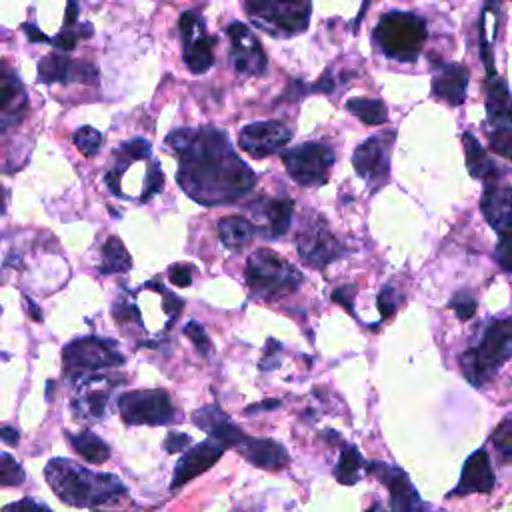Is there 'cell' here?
<instances>
[{
  "mask_svg": "<svg viewBox=\"0 0 512 512\" xmlns=\"http://www.w3.org/2000/svg\"><path fill=\"white\" fill-rule=\"evenodd\" d=\"M166 144L178 156V186L202 206L236 202L256 186V174L216 126L178 128Z\"/></svg>",
  "mask_w": 512,
  "mask_h": 512,
  "instance_id": "1",
  "label": "cell"
},
{
  "mask_svg": "<svg viewBox=\"0 0 512 512\" xmlns=\"http://www.w3.org/2000/svg\"><path fill=\"white\" fill-rule=\"evenodd\" d=\"M44 478L56 498L74 508H98L128 494L118 476L94 472L68 458L48 460Z\"/></svg>",
  "mask_w": 512,
  "mask_h": 512,
  "instance_id": "2",
  "label": "cell"
},
{
  "mask_svg": "<svg viewBox=\"0 0 512 512\" xmlns=\"http://www.w3.org/2000/svg\"><path fill=\"white\" fill-rule=\"evenodd\" d=\"M512 358V318L492 320L480 342L460 356L464 378L480 388Z\"/></svg>",
  "mask_w": 512,
  "mask_h": 512,
  "instance_id": "3",
  "label": "cell"
},
{
  "mask_svg": "<svg viewBox=\"0 0 512 512\" xmlns=\"http://www.w3.org/2000/svg\"><path fill=\"white\" fill-rule=\"evenodd\" d=\"M426 22L412 12H388L376 24L372 38L384 56L414 62L426 40Z\"/></svg>",
  "mask_w": 512,
  "mask_h": 512,
  "instance_id": "4",
  "label": "cell"
},
{
  "mask_svg": "<svg viewBox=\"0 0 512 512\" xmlns=\"http://www.w3.org/2000/svg\"><path fill=\"white\" fill-rule=\"evenodd\" d=\"M124 354L118 344L102 336H78L62 348V376L76 384L84 376L124 364Z\"/></svg>",
  "mask_w": 512,
  "mask_h": 512,
  "instance_id": "5",
  "label": "cell"
},
{
  "mask_svg": "<svg viewBox=\"0 0 512 512\" xmlns=\"http://www.w3.org/2000/svg\"><path fill=\"white\" fill-rule=\"evenodd\" d=\"M250 22L276 38H290L308 28L312 0H244Z\"/></svg>",
  "mask_w": 512,
  "mask_h": 512,
  "instance_id": "6",
  "label": "cell"
},
{
  "mask_svg": "<svg viewBox=\"0 0 512 512\" xmlns=\"http://www.w3.org/2000/svg\"><path fill=\"white\" fill-rule=\"evenodd\" d=\"M246 282L252 294L270 300L296 290L302 284V274L276 252L258 248L248 256Z\"/></svg>",
  "mask_w": 512,
  "mask_h": 512,
  "instance_id": "7",
  "label": "cell"
},
{
  "mask_svg": "<svg viewBox=\"0 0 512 512\" xmlns=\"http://www.w3.org/2000/svg\"><path fill=\"white\" fill-rule=\"evenodd\" d=\"M290 178L306 188L324 186L334 166V150L326 142H304L280 154Z\"/></svg>",
  "mask_w": 512,
  "mask_h": 512,
  "instance_id": "8",
  "label": "cell"
},
{
  "mask_svg": "<svg viewBox=\"0 0 512 512\" xmlns=\"http://www.w3.org/2000/svg\"><path fill=\"white\" fill-rule=\"evenodd\" d=\"M118 410L130 426H166L178 420L176 408L162 388L124 392L118 396Z\"/></svg>",
  "mask_w": 512,
  "mask_h": 512,
  "instance_id": "9",
  "label": "cell"
},
{
  "mask_svg": "<svg viewBox=\"0 0 512 512\" xmlns=\"http://www.w3.org/2000/svg\"><path fill=\"white\" fill-rule=\"evenodd\" d=\"M178 26L188 70L194 74H204L214 64V38L206 32L202 14L198 10H188L180 16Z\"/></svg>",
  "mask_w": 512,
  "mask_h": 512,
  "instance_id": "10",
  "label": "cell"
},
{
  "mask_svg": "<svg viewBox=\"0 0 512 512\" xmlns=\"http://www.w3.org/2000/svg\"><path fill=\"white\" fill-rule=\"evenodd\" d=\"M394 132H382L366 138L352 154V166L372 188H380L388 182L390 174V150Z\"/></svg>",
  "mask_w": 512,
  "mask_h": 512,
  "instance_id": "11",
  "label": "cell"
},
{
  "mask_svg": "<svg viewBox=\"0 0 512 512\" xmlns=\"http://www.w3.org/2000/svg\"><path fill=\"white\" fill-rule=\"evenodd\" d=\"M126 378L120 374H88L82 380H78V388L76 394L72 398V410L76 412L78 418H88V420H96L102 418L110 400L112 390L124 382Z\"/></svg>",
  "mask_w": 512,
  "mask_h": 512,
  "instance_id": "12",
  "label": "cell"
},
{
  "mask_svg": "<svg viewBox=\"0 0 512 512\" xmlns=\"http://www.w3.org/2000/svg\"><path fill=\"white\" fill-rule=\"evenodd\" d=\"M298 256L304 264L324 270L334 260L346 254V248L336 236L324 226V222H310L298 236Z\"/></svg>",
  "mask_w": 512,
  "mask_h": 512,
  "instance_id": "13",
  "label": "cell"
},
{
  "mask_svg": "<svg viewBox=\"0 0 512 512\" xmlns=\"http://www.w3.org/2000/svg\"><path fill=\"white\" fill-rule=\"evenodd\" d=\"M292 138V132L280 120H262L246 124L238 134V144L252 158H266L280 152Z\"/></svg>",
  "mask_w": 512,
  "mask_h": 512,
  "instance_id": "14",
  "label": "cell"
},
{
  "mask_svg": "<svg viewBox=\"0 0 512 512\" xmlns=\"http://www.w3.org/2000/svg\"><path fill=\"white\" fill-rule=\"evenodd\" d=\"M226 32L230 38V62L234 70L242 76L264 74L266 54L252 30L242 22H232Z\"/></svg>",
  "mask_w": 512,
  "mask_h": 512,
  "instance_id": "15",
  "label": "cell"
},
{
  "mask_svg": "<svg viewBox=\"0 0 512 512\" xmlns=\"http://www.w3.org/2000/svg\"><path fill=\"white\" fill-rule=\"evenodd\" d=\"M364 470H366V474L374 476L388 488L390 502H392L394 510H422L424 508L410 478L398 466H390V464L372 460V462L364 464Z\"/></svg>",
  "mask_w": 512,
  "mask_h": 512,
  "instance_id": "16",
  "label": "cell"
},
{
  "mask_svg": "<svg viewBox=\"0 0 512 512\" xmlns=\"http://www.w3.org/2000/svg\"><path fill=\"white\" fill-rule=\"evenodd\" d=\"M224 450H226L224 444H220L214 438H208V440L188 448L172 472L170 488L176 490V488L188 484L190 480H194L196 476H200L202 472H206L208 468H212L220 460Z\"/></svg>",
  "mask_w": 512,
  "mask_h": 512,
  "instance_id": "17",
  "label": "cell"
},
{
  "mask_svg": "<svg viewBox=\"0 0 512 512\" xmlns=\"http://www.w3.org/2000/svg\"><path fill=\"white\" fill-rule=\"evenodd\" d=\"M26 108L28 98L18 74L0 62V132L18 126Z\"/></svg>",
  "mask_w": 512,
  "mask_h": 512,
  "instance_id": "18",
  "label": "cell"
},
{
  "mask_svg": "<svg viewBox=\"0 0 512 512\" xmlns=\"http://www.w3.org/2000/svg\"><path fill=\"white\" fill-rule=\"evenodd\" d=\"M258 220L256 232L266 240L280 238L288 232L294 214V202L290 198H260L252 206Z\"/></svg>",
  "mask_w": 512,
  "mask_h": 512,
  "instance_id": "19",
  "label": "cell"
},
{
  "mask_svg": "<svg viewBox=\"0 0 512 512\" xmlns=\"http://www.w3.org/2000/svg\"><path fill=\"white\" fill-rule=\"evenodd\" d=\"M98 72L94 66L86 62H76L64 54H48L38 64V82L54 84V82H88L94 84Z\"/></svg>",
  "mask_w": 512,
  "mask_h": 512,
  "instance_id": "20",
  "label": "cell"
},
{
  "mask_svg": "<svg viewBox=\"0 0 512 512\" xmlns=\"http://www.w3.org/2000/svg\"><path fill=\"white\" fill-rule=\"evenodd\" d=\"M494 488V470L484 448L470 454L462 466L460 482L454 490L448 492V498L466 496V494H490Z\"/></svg>",
  "mask_w": 512,
  "mask_h": 512,
  "instance_id": "21",
  "label": "cell"
},
{
  "mask_svg": "<svg viewBox=\"0 0 512 512\" xmlns=\"http://www.w3.org/2000/svg\"><path fill=\"white\" fill-rule=\"evenodd\" d=\"M480 210L498 238H512V186H486L480 198Z\"/></svg>",
  "mask_w": 512,
  "mask_h": 512,
  "instance_id": "22",
  "label": "cell"
},
{
  "mask_svg": "<svg viewBox=\"0 0 512 512\" xmlns=\"http://www.w3.org/2000/svg\"><path fill=\"white\" fill-rule=\"evenodd\" d=\"M192 422L202 428L210 438L224 444V448H236L244 440V432L236 426L218 404L202 406L192 414Z\"/></svg>",
  "mask_w": 512,
  "mask_h": 512,
  "instance_id": "23",
  "label": "cell"
},
{
  "mask_svg": "<svg viewBox=\"0 0 512 512\" xmlns=\"http://www.w3.org/2000/svg\"><path fill=\"white\" fill-rule=\"evenodd\" d=\"M468 70L456 62H436L432 74V94L450 106H460L466 98Z\"/></svg>",
  "mask_w": 512,
  "mask_h": 512,
  "instance_id": "24",
  "label": "cell"
},
{
  "mask_svg": "<svg viewBox=\"0 0 512 512\" xmlns=\"http://www.w3.org/2000/svg\"><path fill=\"white\" fill-rule=\"evenodd\" d=\"M236 450L254 466L264 470H280L288 464V452L282 444L272 438H254L244 436V440L236 446Z\"/></svg>",
  "mask_w": 512,
  "mask_h": 512,
  "instance_id": "25",
  "label": "cell"
},
{
  "mask_svg": "<svg viewBox=\"0 0 512 512\" xmlns=\"http://www.w3.org/2000/svg\"><path fill=\"white\" fill-rule=\"evenodd\" d=\"M152 156V146L148 140L144 138H134L128 142H122L116 150H114V168H110L104 176L106 186L110 188V192L118 198H126L120 186V178L126 166H130L136 160H150Z\"/></svg>",
  "mask_w": 512,
  "mask_h": 512,
  "instance_id": "26",
  "label": "cell"
},
{
  "mask_svg": "<svg viewBox=\"0 0 512 512\" xmlns=\"http://www.w3.org/2000/svg\"><path fill=\"white\" fill-rule=\"evenodd\" d=\"M486 116L492 128L512 126V94L506 80L496 72L486 78Z\"/></svg>",
  "mask_w": 512,
  "mask_h": 512,
  "instance_id": "27",
  "label": "cell"
},
{
  "mask_svg": "<svg viewBox=\"0 0 512 512\" xmlns=\"http://www.w3.org/2000/svg\"><path fill=\"white\" fill-rule=\"evenodd\" d=\"M64 436L70 442L72 450L76 454H80L90 464H102V462H106L110 458V446L100 436H96L90 430L76 432V434L66 430Z\"/></svg>",
  "mask_w": 512,
  "mask_h": 512,
  "instance_id": "28",
  "label": "cell"
},
{
  "mask_svg": "<svg viewBox=\"0 0 512 512\" xmlns=\"http://www.w3.org/2000/svg\"><path fill=\"white\" fill-rule=\"evenodd\" d=\"M218 234L226 248L242 250L256 234V226L244 216H226L218 222Z\"/></svg>",
  "mask_w": 512,
  "mask_h": 512,
  "instance_id": "29",
  "label": "cell"
},
{
  "mask_svg": "<svg viewBox=\"0 0 512 512\" xmlns=\"http://www.w3.org/2000/svg\"><path fill=\"white\" fill-rule=\"evenodd\" d=\"M462 144H464V154H466V166L472 178H496L498 168L494 162L486 156L482 144L472 132L462 134Z\"/></svg>",
  "mask_w": 512,
  "mask_h": 512,
  "instance_id": "30",
  "label": "cell"
},
{
  "mask_svg": "<svg viewBox=\"0 0 512 512\" xmlns=\"http://www.w3.org/2000/svg\"><path fill=\"white\" fill-rule=\"evenodd\" d=\"M132 268V258L118 236H110L102 246V260L98 266L100 274H120Z\"/></svg>",
  "mask_w": 512,
  "mask_h": 512,
  "instance_id": "31",
  "label": "cell"
},
{
  "mask_svg": "<svg viewBox=\"0 0 512 512\" xmlns=\"http://www.w3.org/2000/svg\"><path fill=\"white\" fill-rule=\"evenodd\" d=\"M346 110L370 126H380L388 120L386 106L376 98H350L346 100Z\"/></svg>",
  "mask_w": 512,
  "mask_h": 512,
  "instance_id": "32",
  "label": "cell"
},
{
  "mask_svg": "<svg viewBox=\"0 0 512 512\" xmlns=\"http://www.w3.org/2000/svg\"><path fill=\"white\" fill-rule=\"evenodd\" d=\"M362 462H364V460H362V454H360L354 446L342 448L340 458H338V464H336V468H334L336 480H338L340 484H346V486L356 484Z\"/></svg>",
  "mask_w": 512,
  "mask_h": 512,
  "instance_id": "33",
  "label": "cell"
},
{
  "mask_svg": "<svg viewBox=\"0 0 512 512\" xmlns=\"http://www.w3.org/2000/svg\"><path fill=\"white\" fill-rule=\"evenodd\" d=\"M72 142L76 144V148L86 156V158H94L100 150V144H102V134L92 128V126H80L74 136H72Z\"/></svg>",
  "mask_w": 512,
  "mask_h": 512,
  "instance_id": "34",
  "label": "cell"
},
{
  "mask_svg": "<svg viewBox=\"0 0 512 512\" xmlns=\"http://www.w3.org/2000/svg\"><path fill=\"white\" fill-rule=\"evenodd\" d=\"M24 478L26 472L22 464L14 456L0 452V486H20Z\"/></svg>",
  "mask_w": 512,
  "mask_h": 512,
  "instance_id": "35",
  "label": "cell"
},
{
  "mask_svg": "<svg viewBox=\"0 0 512 512\" xmlns=\"http://www.w3.org/2000/svg\"><path fill=\"white\" fill-rule=\"evenodd\" d=\"M492 444L502 460L512 462V418L502 420L492 432Z\"/></svg>",
  "mask_w": 512,
  "mask_h": 512,
  "instance_id": "36",
  "label": "cell"
},
{
  "mask_svg": "<svg viewBox=\"0 0 512 512\" xmlns=\"http://www.w3.org/2000/svg\"><path fill=\"white\" fill-rule=\"evenodd\" d=\"M488 146L494 154L512 160V128L510 126H496L488 134Z\"/></svg>",
  "mask_w": 512,
  "mask_h": 512,
  "instance_id": "37",
  "label": "cell"
},
{
  "mask_svg": "<svg viewBox=\"0 0 512 512\" xmlns=\"http://www.w3.org/2000/svg\"><path fill=\"white\" fill-rule=\"evenodd\" d=\"M164 188V174L162 168L156 162H150L148 172H146V180H144V188H142V196L140 202H148L152 196H156L158 192H162Z\"/></svg>",
  "mask_w": 512,
  "mask_h": 512,
  "instance_id": "38",
  "label": "cell"
},
{
  "mask_svg": "<svg viewBox=\"0 0 512 512\" xmlns=\"http://www.w3.org/2000/svg\"><path fill=\"white\" fill-rule=\"evenodd\" d=\"M184 334L192 340V344L196 346V350H198L202 356H210L212 344H210V340H208V336H206V332H204V328H202L200 322L190 320V322L184 326Z\"/></svg>",
  "mask_w": 512,
  "mask_h": 512,
  "instance_id": "39",
  "label": "cell"
},
{
  "mask_svg": "<svg viewBox=\"0 0 512 512\" xmlns=\"http://www.w3.org/2000/svg\"><path fill=\"white\" fill-rule=\"evenodd\" d=\"M448 308H452L460 320H470L476 312V300L468 292H458L448 302Z\"/></svg>",
  "mask_w": 512,
  "mask_h": 512,
  "instance_id": "40",
  "label": "cell"
},
{
  "mask_svg": "<svg viewBox=\"0 0 512 512\" xmlns=\"http://www.w3.org/2000/svg\"><path fill=\"white\" fill-rule=\"evenodd\" d=\"M398 302H400V294H398V290H396L394 286L386 284V286L380 290V294H378V310H380L382 318L392 316V314L396 312Z\"/></svg>",
  "mask_w": 512,
  "mask_h": 512,
  "instance_id": "41",
  "label": "cell"
},
{
  "mask_svg": "<svg viewBox=\"0 0 512 512\" xmlns=\"http://www.w3.org/2000/svg\"><path fill=\"white\" fill-rule=\"evenodd\" d=\"M192 266H188V264H172L170 268H168V278H170V282L174 284V286H178V288H186V286H190L192 284Z\"/></svg>",
  "mask_w": 512,
  "mask_h": 512,
  "instance_id": "42",
  "label": "cell"
},
{
  "mask_svg": "<svg viewBox=\"0 0 512 512\" xmlns=\"http://www.w3.org/2000/svg\"><path fill=\"white\" fill-rule=\"evenodd\" d=\"M190 444H192V438H190L188 434H184V432H178V430H170V432L166 434V438H164V448H166V452H170V454L180 452V450H184V448L190 446Z\"/></svg>",
  "mask_w": 512,
  "mask_h": 512,
  "instance_id": "43",
  "label": "cell"
},
{
  "mask_svg": "<svg viewBox=\"0 0 512 512\" xmlns=\"http://www.w3.org/2000/svg\"><path fill=\"white\" fill-rule=\"evenodd\" d=\"M356 294L354 286H340L338 290L332 292V300H336L338 304L346 306V310L352 314V296Z\"/></svg>",
  "mask_w": 512,
  "mask_h": 512,
  "instance_id": "44",
  "label": "cell"
},
{
  "mask_svg": "<svg viewBox=\"0 0 512 512\" xmlns=\"http://www.w3.org/2000/svg\"><path fill=\"white\" fill-rule=\"evenodd\" d=\"M4 508H6V510H24V508H28V510H36V508L48 510V506H46L44 502H36V500H32V498H24V500L12 502V504H8V506H4Z\"/></svg>",
  "mask_w": 512,
  "mask_h": 512,
  "instance_id": "45",
  "label": "cell"
},
{
  "mask_svg": "<svg viewBox=\"0 0 512 512\" xmlns=\"http://www.w3.org/2000/svg\"><path fill=\"white\" fill-rule=\"evenodd\" d=\"M0 440H4L8 446H16L18 440H20V434H18L16 428L0 424Z\"/></svg>",
  "mask_w": 512,
  "mask_h": 512,
  "instance_id": "46",
  "label": "cell"
},
{
  "mask_svg": "<svg viewBox=\"0 0 512 512\" xmlns=\"http://www.w3.org/2000/svg\"><path fill=\"white\" fill-rule=\"evenodd\" d=\"M312 90L314 92H332L334 90V78H332V74L330 72H324L322 74V78L312 86Z\"/></svg>",
  "mask_w": 512,
  "mask_h": 512,
  "instance_id": "47",
  "label": "cell"
},
{
  "mask_svg": "<svg viewBox=\"0 0 512 512\" xmlns=\"http://www.w3.org/2000/svg\"><path fill=\"white\" fill-rule=\"evenodd\" d=\"M278 406H280V400L272 398V400H268V402H260V404H256V406H248L246 412L252 414V412H258V410H272V408H278Z\"/></svg>",
  "mask_w": 512,
  "mask_h": 512,
  "instance_id": "48",
  "label": "cell"
},
{
  "mask_svg": "<svg viewBox=\"0 0 512 512\" xmlns=\"http://www.w3.org/2000/svg\"><path fill=\"white\" fill-rule=\"evenodd\" d=\"M26 302H28V312L34 316V320H36V322H42V312L38 310V306H36L32 300H28V298H26Z\"/></svg>",
  "mask_w": 512,
  "mask_h": 512,
  "instance_id": "49",
  "label": "cell"
},
{
  "mask_svg": "<svg viewBox=\"0 0 512 512\" xmlns=\"http://www.w3.org/2000/svg\"><path fill=\"white\" fill-rule=\"evenodd\" d=\"M368 4H370V0H362L360 12H358V16H356V20H354V32L358 30V24H360V20L364 18V14H366V10H368Z\"/></svg>",
  "mask_w": 512,
  "mask_h": 512,
  "instance_id": "50",
  "label": "cell"
},
{
  "mask_svg": "<svg viewBox=\"0 0 512 512\" xmlns=\"http://www.w3.org/2000/svg\"><path fill=\"white\" fill-rule=\"evenodd\" d=\"M6 204H8V192H6V188L0 184V214L6 212Z\"/></svg>",
  "mask_w": 512,
  "mask_h": 512,
  "instance_id": "51",
  "label": "cell"
},
{
  "mask_svg": "<svg viewBox=\"0 0 512 512\" xmlns=\"http://www.w3.org/2000/svg\"><path fill=\"white\" fill-rule=\"evenodd\" d=\"M52 392H54V382L50 380L48 386H46V396H48V400H52Z\"/></svg>",
  "mask_w": 512,
  "mask_h": 512,
  "instance_id": "52",
  "label": "cell"
}]
</instances>
